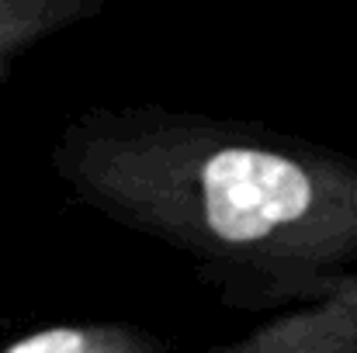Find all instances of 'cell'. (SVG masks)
Instances as JSON below:
<instances>
[{
	"label": "cell",
	"mask_w": 357,
	"mask_h": 353,
	"mask_svg": "<svg viewBox=\"0 0 357 353\" xmlns=\"http://www.w3.org/2000/svg\"><path fill=\"white\" fill-rule=\"evenodd\" d=\"M3 353H119V347H115L112 333L56 326V329H42V333H31V336L17 340Z\"/></svg>",
	"instance_id": "6da1fadb"
}]
</instances>
